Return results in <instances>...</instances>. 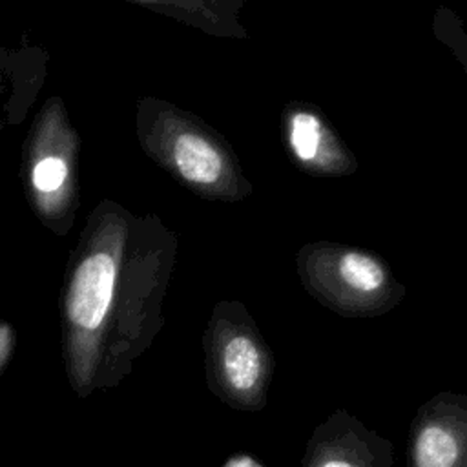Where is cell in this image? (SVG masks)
<instances>
[{
	"instance_id": "cell-10",
	"label": "cell",
	"mask_w": 467,
	"mask_h": 467,
	"mask_svg": "<svg viewBox=\"0 0 467 467\" xmlns=\"http://www.w3.org/2000/svg\"><path fill=\"white\" fill-rule=\"evenodd\" d=\"M432 33L452 51L467 75V31L462 18L452 9L441 5L436 9L432 18Z\"/></svg>"
},
{
	"instance_id": "cell-6",
	"label": "cell",
	"mask_w": 467,
	"mask_h": 467,
	"mask_svg": "<svg viewBox=\"0 0 467 467\" xmlns=\"http://www.w3.org/2000/svg\"><path fill=\"white\" fill-rule=\"evenodd\" d=\"M281 140L292 164L312 177H347L358 170V159L312 102L292 100L281 111Z\"/></svg>"
},
{
	"instance_id": "cell-5",
	"label": "cell",
	"mask_w": 467,
	"mask_h": 467,
	"mask_svg": "<svg viewBox=\"0 0 467 467\" xmlns=\"http://www.w3.org/2000/svg\"><path fill=\"white\" fill-rule=\"evenodd\" d=\"M210 392L224 405L259 412L268 403L275 358L244 303L217 301L202 334Z\"/></svg>"
},
{
	"instance_id": "cell-2",
	"label": "cell",
	"mask_w": 467,
	"mask_h": 467,
	"mask_svg": "<svg viewBox=\"0 0 467 467\" xmlns=\"http://www.w3.org/2000/svg\"><path fill=\"white\" fill-rule=\"evenodd\" d=\"M135 133L142 151L197 197L234 204L254 193L232 144L199 115L142 97L137 100Z\"/></svg>"
},
{
	"instance_id": "cell-13",
	"label": "cell",
	"mask_w": 467,
	"mask_h": 467,
	"mask_svg": "<svg viewBox=\"0 0 467 467\" xmlns=\"http://www.w3.org/2000/svg\"><path fill=\"white\" fill-rule=\"evenodd\" d=\"M0 150H2V122H0Z\"/></svg>"
},
{
	"instance_id": "cell-3",
	"label": "cell",
	"mask_w": 467,
	"mask_h": 467,
	"mask_svg": "<svg viewBox=\"0 0 467 467\" xmlns=\"http://www.w3.org/2000/svg\"><path fill=\"white\" fill-rule=\"evenodd\" d=\"M80 137L62 97H49L22 144L20 179L36 219L55 235H67L80 206Z\"/></svg>"
},
{
	"instance_id": "cell-9",
	"label": "cell",
	"mask_w": 467,
	"mask_h": 467,
	"mask_svg": "<svg viewBox=\"0 0 467 467\" xmlns=\"http://www.w3.org/2000/svg\"><path fill=\"white\" fill-rule=\"evenodd\" d=\"M130 4L175 18L212 36H248L239 20L244 0H130Z\"/></svg>"
},
{
	"instance_id": "cell-8",
	"label": "cell",
	"mask_w": 467,
	"mask_h": 467,
	"mask_svg": "<svg viewBox=\"0 0 467 467\" xmlns=\"http://www.w3.org/2000/svg\"><path fill=\"white\" fill-rule=\"evenodd\" d=\"M392 443L345 409L310 434L299 467H392Z\"/></svg>"
},
{
	"instance_id": "cell-1",
	"label": "cell",
	"mask_w": 467,
	"mask_h": 467,
	"mask_svg": "<svg viewBox=\"0 0 467 467\" xmlns=\"http://www.w3.org/2000/svg\"><path fill=\"white\" fill-rule=\"evenodd\" d=\"M177 234L113 199L89 212L60 288V347L78 398L117 387L164 325Z\"/></svg>"
},
{
	"instance_id": "cell-12",
	"label": "cell",
	"mask_w": 467,
	"mask_h": 467,
	"mask_svg": "<svg viewBox=\"0 0 467 467\" xmlns=\"http://www.w3.org/2000/svg\"><path fill=\"white\" fill-rule=\"evenodd\" d=\"M223 467H263L255 458L248 456V454H237V456H232L228 458Z\"/></svg>"
},
{
	"instance_id": "cell-4",
	"label": "cell",
	"mask_w": 467,
	"mask_h": 467,
	"mask_svg": "<svg viewBox=\"0 0 467 467\" xmlns=\"http://www.w3.org/2000/svg\"><path fill=\"white\" fill-rule=\"evenodd\" d=\"M299 283L310 297L341 317H378L396 308L407 290L376 252L334 241L297 250Z\"/></svg>"
},
{
	"instance_id": "cell-7",
	"label": "cell",
	"mask_w": 467,
	"mask_h": 467,
	"mask_svg": "<svg viewBox=\"0 0 467 467\" xmlns=\"http://www.w3.org/2000/svg\"><path fill=\"white\" fill-rule=\"evenodd\" d=\"M407 458L409 467H467V394L445 390L420 405Z\"/></svg>"
},
{
	"instance_id": "cell-11",
	"label": "cell",
	"mask_w": 467,
	"mask_h": 467,
	"mask_svg": "<svg viewBox=\"0 0 467 467\" xmlns=\"http://www.w3.org/2000/svg\"><path fill=\"white\" fill-rule=\"evenodd\" d=\"M15 347H16V332L9 321L0 317V376L9 365L15 354Z\"/></svg>"
}]
</instances>
